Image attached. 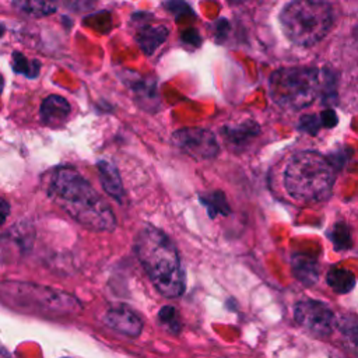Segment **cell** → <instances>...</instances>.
<instances>
[{"label": "cell", "mask_w": 358, "mask_h": 358, "mask_svg": "<svg viewBox=\"0 0 358 358\" xmlns=\"http://www.w3.org/2000/svg\"><path fill=\"white\" fill-rule=\"evenodd\" d=\"M343 335L350 347L358 354V320H348L343 328Z\"/></svg>", "instance_id": "22"}, {"label": "cell", "mask_w": 358, "mask_h": 358, "mask_svg": "<svg viewBox=\"0 0 358 358\" xmlns=\"http://www.w3.org/2000/svg\"><path fill=\"white\" fill-rule=\"evenodd\" d=\"M9 214H10L9 203L6 201H3V199H0V225L5 224V221L9 217Z\"/></svg>", "instance_id": "28"}, {"label": "cell", "mask_w": 358, "mask_h": 358, "mask_svg": "<svg viewBox=\"0 0 358 358\" xmlns=\"http://www.w3.org/2000/svg\"><path fill=\"white\" fill-rule=\"evenodd\" d=\"M104 322L108 327L125 336L136 337L142 333V319L129 308H112L107 312Z\"/></svg>", "instance_id": "9"}, {"label": "cell", "mask_w": 358, "mask_h": 358, "mask_svg": "<svg viewBox=\"0 0 358 358\" xmlns=\"http://www.w3.org/2000/svg\"><path fill=\"white\" fill-rule=\"evenodd\" d=\"M182 38H183V41H186L190 45H194V47L201 45V37L198 36L196 31H186V32H183Z\"/></svg>", "instance_id": "27"}, {"label": "cell", "mask_w": 358, "mask_h": 358, "mask_svg": "<svg viewBox=\"0 0 358 358\" xmlns=\"http://www.w3.org/2000/svg\"><path fill=\"white\" fill-rule=\"evenodd\" d=\"M319 116H320L323 127H335L337 125V116L332 110L323 111Z\"/></svg>", "instance_id": "26"}, {"label": "cell", "mask_w": 358, "mask_h": 358, "mask_svg": "<svg viewBox=\"0 0 358 358\" xmlns=\"http://www.w3.org/2000/svg\"><path fill=\"white\" fill-rule=\"evenodd\" d=\"M3 32H5V25H3V24H0V37L3 36Z\"/></svg>", "instance_id": "30"}, {"label": "cell", "mask_w": 358, "mask_h": 358, "mask_svg": "<svg viewBox=\"0 0 358 358\" xmlns=\"http://www.w3.org/2000/svg\"><path fill=\"white\" fill-rule=\"evenodd\" d=\"M331 238H332L335 248L339 251H346L351 246L350 231H348V227L344 222H339L333 227V230L331 233Z\"/></svg>", "instance_id": "19"}, {"label": "cell", "mask_w": 358, "mask_h": 358, "mask_svg": "<svg viewBox=\"0 0 358 358\" xmlns=\"http://www.w3.org/2000/svg\"><path fill=\"white\" fill-rule=\"evenodd\" d=\"M174 143L188 155L196 159H210L218 154V143L210 130L185 127L174 133Z\"/></svg>", "instance_id": "8"}, {"label": "cell", "mask_w": 358, "mask_h": 358, "mask_svg": "<svg viewBox=\"0 0 358 358\" xmlns=\"http://www.w3.org/2000/svg\"><path fill=\"white\" fill-rule=\"evenodd\" d=\"M292 269L296 277L304 284H314L319 276V268L316 260L307 255H296L292 257Z\"/></svg>", "instance_id": "14"}, {"label": "cell", "mask_w": 358, "mask_h": 358, "mask_svg": "<svg viewBox=\"0 0 358 358\" xmlns=\"http://www.w3.org/2000/svg\"><path fill=\"white\" fill-rule=\"evenodd\" d=\"M202 202L209 207V212H210V216H216L217 213L218 214H229L230 209H229V205H227V201L224 198V194L221 192H216L213 194H210V196L202 199Z\"/></svg>", "instance_id": "20"}, {"label": "cell", "mask_w": 358, "mask_h": 358, "mask_svg": "<svg viewBox=\"0 0 358 358\" xmlns=\"http://www.w3.org/2000/svg\"><path fill=\"white\" fill-rule=\"evenodd\" d=\"M135 251L159 294L178 298L185 290V272L174 242L154 227L143 229L135 242Z\"/></svg>", "instance_id": "2"}, {"label": "cell", "mask_w": 358, "mask_h": 358, "mask_svg": "<svg viewBox=\"0 0 358 358\" xmlns=\"http://www.w3.org/2000/svg\"><path fill=\"white\" fill-rule=\"evenodd\" d=\"M166 8L168 9V12H171L177 18H179V16H185V14H193L190 8L183 2V0H168L166 3Z\"/></svg>", "instance_id": "25"}, {"label": "cell", "mask_w": 358, "mask_h": 358, "mask_svg": "<svg viewBox=\"0 0 358 358\" xmlns=\"http://www.w3.org/2000/svg\"><path fill=\"white\" fill-rule=\"evenodd\" d=\"M3 87H5V80H3V76L0 75V94H2V91H3Z\"/></svg>", "instance_id": "29"}, {"label": "cell", "mask_w": 358, "mask_h": 358, "mask_svg": "<svg viewBox=\"0 0 358 358\" xmlns=\"http://www.w3.org/2000/svg\"><path fill=\"white\" fill-rule=\"evenodd\" d=\"M158 316H159V320H161L162 323H164V324H167V327H168L171 331L178 332V331L181 329L178 318H177V311H175L174 307H164V308H162V309L159 311Z\"/></svg>", "instance_id": "21"}, {"label": "cell", "mask_w": 358, "mask_h": 358, "mask_svg": "<svg viewBox=\"0 0 358 358\" xmlns=\"http://www.w3.org/2000/svg\"><path fill=\"white\" fill-rule=\"evenodd\" d=\"M170 31L166 25L161 24H142L136 34V41L140 49L147 55L151 56L162 44L168 38Z\"/></svg>", "instance_id": "11"}, {"label": "cell", "mask_w": 358, "mask_h": 358, "mask_svg": "<svg viewBox=\"0 0 358 358\" xmlns=\"http://www.w3.org/2000/svg\"><path fill=\"white\" fill-rule=\"evenodd\" d=\"M329 287L337 294H347L355 285L354 274L343 268H333L327 276Z\"/></svg>", "instance_id": "16"}, {"label": "cell", "mask_w": 358, "mask_h": 358, "mask_svg": "<svg viewBox=\"0 0 358 358\" xmlns=\"http://www.w3.org/2000/svg\"><path fill=\"white\" fill-rule=\"evenodd\" d=\"M296 320L308 332L318 336H328L336 327V316L323 303L308 300L301 301L294 309Z\"/></svg>", "instance_id": "7"}, {"label": "cell", "mask_w": 358, "mask_h": 358, "mask_svg": "<svg viewBox=\"0 0 358 358\" xmlns=\"http://www.w3.org/2000/svg\"><path fill=\"white\" fill-rule=\"evenodd\" d=\"M257 135H259V126L252 120L241 123L237 127L227 126L222 129V136L225 138V140L233 144H237V146L248 142L249 139H252Z\"/></svg>", "instance_id": "15"}, {"label": "cell", "mask_w": 358, "mask_h": 358, "mask_svg": "<svg viewBox=\"0 0 358 358\" xmlns=\"http://www.w3.org/2000/svg\"><path fill=\"white\" fill-rule=\"evenodd\" d=\"M99 170H100V179L104 190L110 194V196L120 202L123 196V186L116 167L108 161H101L99 162Z\"/></svg>", "instance_id": "12"}, {"label": "cell", "mask_w": 358, "mask_h": 358, "mask_svg": "<svg viewBox=\"0 0 358 358\" xmlns=\"http://www.w3.org/2000/svg\"><path fill=\"white\" fill-rule=\"evenodd\" d=\"M331 77L328 72L314 68L294 66L276 71L269 80L273 101L285 110H304L319 95H331Z\"/></svg>", "instance_id": "4"}, {"label": "cell", "mask_w": 358, "mask_h": 358, "mask_svg": "<svg viewBox=\"0 0 358 358\" xmlns=\"http://www.w3.org/2000/svg\"><path fill=\"white\" fill-rule=\"evenodd\" d=\"M322 127V120L319 115H307L300 120V129L309 135H316Z\"/></svg>", "instance_id": "23"}, {"label": "cell", "mask_w": 358, "mask_h": 358, "mask_svg": "<svg viewBox=\"0 0 358 358\" xmlns=\"http://www.w3.org/2000/svg\"><path fill=\"white\" fill-rule=\"evenodd\" d=\"M333 12L324 0H292L280 13L284 36L296 45L312 47L328 36Z\"/></svg>", "instance_id": "5"}, {"label": "cell", "mask_w": 358, "mask_h": 358, "mask_svg": "<svg viewBox=\"0 0 358 358\" xmlns=\"http://www.w3.org/2000/svg\"><path fill=\"white\" fill-rule=\"evenodd\" d=\"M97 0H63V5L76 13H86L94 9Z\"/></svg>", "instance_id": "24"}, {"label": "cell", "mask_w": 358, "mask_h": 358, "mask_svg": "<svg viewBox=\"0 0 358 358\" xmlns=\"http://www.w3.org/2000/svg\"><path fill=\"white\" fill-rule=\"evenodd\" d=\"M49 196L71 217L92 231H114L116 227L110 205L72 168H59L55 172Z\"/></svg>", "instance_id": "1"}, {"label": "cell", "mask_w": 358, "mask_h": 358, "mask_svg": "<svg viewBox=\"0 0 358 358\" xmlns=\"http://www.w3.org/2000/svg\"><path fill=\"white\" fill-rule=\"evenodd\" d=\"M13 71L18 75H24L28 79L38 77L41 72L40 60H28L23 53L14 52L13 53Z\"/></svg>", "instance_id": "17"}, {"label": "cell", "mask_w": 358, "mask_h": 358, "mask_svg": "<svg viewBox=\"0 0 358 358\" xmlns=\"http://www.w3.org/2000/svg\"><path fill=\"white\" fill-rule=\"evenodd\" d=\"M0 298L13 308L44 316H64L79 311L80 304L64 292L25 283L0 284Z\"/></svg>", "instance_id": "6"}, {"label": "cell", "mask_w": 358, "mask_h": 358, "mask_svg": "<svg viewBox=\"0 0 358 358\" xmlns=\"http://www.w3.org/2000/svg\"><path fill=\"white\" fill-rule=\"evenodd\" d=\"M335 178V168L327 157L316 151H301L290 158L284 185L291 198L314 205L329 199Z\"/></svg>", "instance_id": "3"}, {"label": "cell", "mask_w": 358, "mask_h": 358, "mask_svg": "<svg viewBox=\"0 0 358 358\" xmlns=\"http://www.w3.org/2000/svg\"><path fill=\"white\" fill-rule=\"evenodd\" d=\"M133 90L136 92V95L139 97L140 101H144L147 104H153V103H157L158 97H157V87L154 84L153 80H139L135 86H133Z\"/></svg>", "instance_id": "18"}, {"label": "cell", "mask_w": 358, "mask_h": 358, "mask_svg": "<svg viewBox=\"0 0 358 358\" xmlns=\"http://www.w3.org/2000/svg\"><path fill=\"white\" fill-rule=\"evenodd\" d=\"M72 112V107L66 99L60 95H49L42 101L40 116L44 125L49 127H60L68 122Z\"/></svg>", "instance_id": "10"}, {"label": "cell", "mask_w": 358, "mask_h": 358, "mask_svg": "<svg viewBox=\"0 0 358 358\" xmlns=\"http://www.w3.org/2000/svg\"><path fill=\"white\" fill-rule=\"evenodd\" d=\"M13 8L29 17H47L57 10L56 0H14Z\"/></svg>", "instance_id": "13"}]
</instances>
